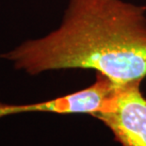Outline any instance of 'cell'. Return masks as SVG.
<instances>
[{
  "label": "cell",
  "mask_w": 146,
  "mask_h": 146,
  "mask_svg": "<svg viewBox=\"0 0 146 146\" xmlns=\"http://www.w3.org/2000/svg\"><path fill=\"white\" fill-rule=\"evenodd\" d=\"M121 85L97 73L95 82L88 88L50 101L29 105L0 104V117L23 112H54L58 114H94L106 110Z\"/></svg>",
  "instance_id": "cell-3"
},
{
  "label": "cell",
  "mask_w": 146,
  "mask_h": 146,
  "mask_svg": "<svg viewBox=\"0 0 146 146\" xmlns=\"http://www.w3.org/2000/svg\"><path fill=\"white\" fill-rule=\"evenodd\" d=\"M17 70L92 69L118 85L146 76V6L123 0H69L60 26L0 55Z\"/></svg>",
  "instance_id": "cell-1"
},
{
  "label": "cell",
  "mask_w": 146,
  "mask_h": 146,
  "mask_svg": "<svg viewBox=\"0 0 146 146\" xmlns=\"http://www.w3.org/2000/svg\"><path fill=\"white\" fill-rule=\"evenodd\" d=\"M141 82L121 85L107 110L94 115L122 146H146V98Z\"/></svg>",
  "instance_id": "cell-2"
}]
</instances>
